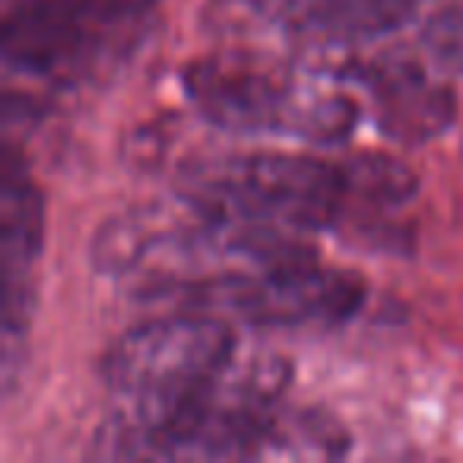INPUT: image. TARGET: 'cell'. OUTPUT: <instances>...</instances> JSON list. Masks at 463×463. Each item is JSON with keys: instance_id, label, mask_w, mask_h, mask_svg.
I'll use <instances>...</instances> for the list:
<instances>
[{"instance_id": "1", "label": "cell", "mask_w": 463, "mask_h": 463, "mask_svg": "<svg viewBox=\"0 0 463 463\" xmlns=\"http://www.w3.org/2000/svg\"><path fill=\"white\" fill-rule=\"evenodd\" d=\"M181 194L210 216L302 235L330 229L346 206L340 165L289 153L235 156L194 168Z\"/></svg>"}, {"instance_id": "2", "label": "cell", "mask_w": 463, "mask_h": 463, "mask_svg": "<svg viewBox=\"0 0 463 463\" xmlns=\"http://www.w3.org/2000/svg\"><path fill=\"white\" fill-rule=\"evenodd\" d=\"M159 0H29L4 23V64L42 83H77L121 58Z\"/></svg>"}, {"instance_id": "3", "label": "cell", "mask_w": 463, "mask_h": 463, "mask_svg": "<svg viewBox=\"0 0 463 463\" xmlns=\"http://www.w3.org/2000/svg\"><path fill=\"white\" fill-rule=\"evenodd\" d=\"M235 359V334L210 311H175L121 334L102 355V378L124 400L172 397L213 381Z\"/></svg>"}, {"instance_id": "4", "label": "cell", "mask_w": 463, "mask_h": 463, "mask_svg": "<svg viewBox=\"0 0 463 463\" xmlns=\"http://www.w3.org/2000/svg\"><path fill=\"white\" fill-rule=\"evenodd\" d=\"M191 308L232 311L258 327H305L340 324L365 302V283L349 270H330L317 260L279 270L229 277L194 286Z\"/></svg>"}, {"instance_id": "5", "label": "cell", "mask_w": 463, "mask_h": 463, "mask_svg": "<svg viewBox=\"0 0 463 463\" xmlns=\"http://www.w3.org/2000/svg\"><path fill=\"white\" fill-rule=\"evenodd\" d=\"M181 86L203 121L229 134H289L302 92L277 61L251 52L191 61Z\"/></svg>"}, {"instance_id": "6", "label": "cell", "mask_w": 463, "mask_h": 463, "mask_svg": "<svg viewBox=\"0 0 463 463\" xmlns=\"http://www.w3.org/2000/svg\"><path fill=\"white\" fill-rule=\"evenodd\" d=\"M254 14L279 35L311 48H359L403 29L412 0H254Z\"/></svg>"}, {"instance_id": "7", "label": "cell", "mask_w": 463, "mask_h": 463, "mask_svg": "<svg viewBox=\"0 0 463 463\" xmlns=\"http://www.w3.org/2000/svg\"><path fill=\"white\" fill-rule=\"evenodd\" d=\"M353 73L372 96L381 134L400 146H422L454 121V92L435 83L416 61L381 58L355 67Z\"/></svg>"}, {"instance_id": "8", "label": "cell", "mask_w": 463, "mask_h": 463, "mask_svg": "<svg viewBox=\"0 0 463 463\" xmlns=\"http://www.w3.org/2000/svg\"><path fill=\"white\" fill-rule=\"evenodd\" d=\"M197 206L181 194L178 203H153L134 206L111 216L92 239L90 260L105 277H130L162 241L181 232L194 216Z\"/></svg>"}, {"instance_id": "9", "label": "cell", "mask_w": 463, "mask_h": 463, "mask_svg": "<svg viewBox=\"0 0 463 463\" xmlns=\"http://www.w3.org/2000/svg\"><path fill=\"white\" fill-rule=\"evenodd\" d=\"M4 197H0V279L33 277L45 248V197L26 175L20 153L4 146Z\"/></svg>"}, {"instance_id": "10", "label": "cell", "mask_w": 463, "mask_h": 463, "mask_svg": "<svg viewBox=\"0 0 463 463\" xmlns=\"http://www.w3.org/2000/svg\"><path fill=\"white\" fill-rule=\"evenodd\" d=\"M349 450V431L327 410H283L267 419L254 460H336Z\"/></svg>"}, {"instance_id": "11", "label": "cell", "mask_w": 463, "mask_h": 463, "mask_svg": "<svg viewBox=\"0 0 463 463\" xmlns=\"http://www.w3.org/2000/svg\"><path fill=\"white\" fill-rule=\"evenodd\" d=\"M346 200H362L374 210H391L403 206L416 197V172L406 162L393 159L384 153H365L340 165Z\"/></svg>"}, {"instance_id": "12", "label": "cell", "mask_w": 463, "mask_h": 463, "mask_svg": "<svg viewBox=\"0 0 463 463\" xmlns=\"http://www.w3.org/2000/svg\"><path fill=\"white\" fill-rule=\"evenodd\" d=\"M355 121H359V105L346 92L302 90L296 102V115H292L289 137H302V140L317 143V146H336V143L349 140Z\"/></svg>"}, {"instance_id": "13", "label": "cell", "mask_w": 463, "mask_h": 463, "mask_svg": "<svg viewBox=\"0 0 463 463\" xmlns=\"http://www.w3.org/2000/svg\"><path fill=\"white\" fill-rule=\"evenodd\" d=\"M422 45L438 64L463 71V0L438 10L422 29Z\"/></svg>"}]
</instances>
